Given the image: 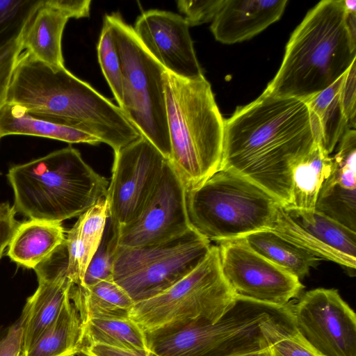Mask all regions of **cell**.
I'll list each match as a JSON object with an SVG mask.
<instances>
[{
  "instance_id": "6da1fadb",
  "label": "cell",
  "mask_w": 356,
  "mask_h": 356,
  "mask_svg": "<svg viewBox=\"0 0 356 356\" xmlns=\"http://www.w3.org/2000/svg\"><path fill=\"white\" fill-rule=\"evenodd\" d=\"M316 144L306 102L264 92L224 120L219 170L248 179L287 206L292 171Z\"/></svg>"
},
{
  "instance_id": "7a4b0ae2",
  "label": "cell",
  "mask_w": 356,
  "mask_h": 356,
  "mask_svg": "<svg viewBox=\"0 0 356 356\" xmlns=\"http://www.w3.org/2000/svg\"><path fill=\"white\" fill-rule=\"evenodd\" d=\"M6 103L29 115L89 134L116 152L143 135L122 109L65 66L52 67L23 51L17 61Z\"/></svg>"
},
{
  "instance_id": "3957f363",
  "label": "cell",
  "mask_w": 356,
  "mask_h": 356,
  "mask_svg": "<svg viewBox=\"0 0 356 356\" xmlns=\"http://www.w3.org/2000/svg\"><path fill=\"white\" fill-rule=\"evenodd\" d=\"M356 60V40L343 0H323L292 33L276 75L264 91L306 102L323 91Z\"/></svg>"
},
{
  "instance_id": "277c9868",
  "label": "cell",
  "mask_w": 356,
  "mask_h": 356,
  "mask_svg": "<svg viewBox=\"0 0 356 356\" xmlns=\"http://www.w3.org/2000/svg\"><path fill=\"white\" fill-rule=\"evenodd\" d=\"M14 208L29 219L61 223L105 197L107 179L69 145L10 168Z\"/></svg>"
},
{
  "instance_id": "5b68a950",
  "label": "cell",
  "mask_w": 356,
  "mask_h": 356,
  "mask_svg": "<svg viewBox=\"0 0 356 356\" xmlns=\"http://www.w3.org/2000/svg\"><path fill=\"white\" fill-rule=\"evenodd\" d=\"M171 154L170 162L186 191L220 169L224 119L209 82L163 74Z\"/></svg>"
},
{
  "instance_id": "8992f818",
  "label": "cell",
  "mask_w": 356,
  "mask_h": 356,
  "mask_svg": "<svg viewBox=\"0 0 356 356\" xmlns=\"http://www.w3.org/2000/svg\"><path fill=\"white\" fill-rule=\"evenodd\" d=\"M282 203L248 179L218 170L198 187L186 191L191 227L216 242L271 230Z\"/></svg>"
},
{
  "instance_id": "52a82bcc",
  "label": "cell",
  "mask_w": 356,
  "mask_h": 356,
  "mask_svg": "<svg viewBox=\"0 0 356 356\" xmlns=\"http://www.w3.org/2000/svg\"><path fill=\"white\" fill-rule=\"evenodd\" d=\"M236 300L222 275L218 248L211 245L196 268L160 294L135 303L129 316L146 335H159L215 323Z\"/></svg>"
},
{
  "instance_id": "ba28073f",
  "label": "cell",
  "mask_w": 356,
  "mask_h": 356,
  "mask_svg": "<svg viewBox=\"0 0 356 356\" xmlns=\"http://www.w3.org/2000/svg\"><path fill=\"white\" fill-rule=\"evenodd\" d=\"M120 57L122 104L129 121L170 161L163 74L165 69L149 53L118 13L105 15Z\"/></svg>"
},
{
  "instance_id": "9c48e42d",
  "label": "cell",
  "mask_w": 356,
  "mask_h": 356,
  "mask_svg": "<svg viewBox=\"0 0 356 356\" xmlns=\"http://www.w3.org/2000/svg\"><path fill=\"white\" fill-rule=\"evenodd\" d=\"M286 309L237 298L216 323L146 335L148 347L160 356H230L264 348L269 346L265 323Z\"/></svg>"
},
{
  "instance_id": "30bf717a",
  "label": "cell",
  "mask_w": 356,
  "mask_h": 356,
  "mask_svg": "<svg viewBox=\"0 0 356 356\" xmlns=\"http://www.w3.org/2000/svg\"><path fill=\"white\" fill-rule=\"evenodd\" d=\"M210 241L193 228L165 243L138 248L118 245L113 280L134 303L163 292L207 257Z\"/></svg>"
},
{
  "instance_id": "8fae6325",
  "label": "cell",
  "mask_w": 356,
  "mask_h": 356,
  "mask_svg": "<svg viewBox=\"0 0 356 356\" xmlns=\"http://www.w3.org/2000/svg\"><path fill=\"white\" fill-rule=\"evenodd\" d=\"M168 161L142 136L114 152L106 200L113 228L134 220L153 195Z\"/></svg>"
},
{
  "instance_id": "7c38bea8",
  "label": "cell",
  "mask_w": 356,
  "mask_h": 356,
  "mask_svg": "<svg viewBox=\"0 0 356 356\" xmlns=\"http://www.w3.org/2000/svg\"><path fill=\"white\" fill-rule=\"evenodd\" d=\"M222 275L237 298L285 307L304 288L297 277L252 250L241 239L218 242Z\"/></svg>"
},
{
  "instance_id": "4fadbf2b",
  "label": "cell",
  "mask_w": 356,
  "mask_h": 356,
  "mask_svg": "<svg viewBox=\"0 0 356 356\" xmlns=\"http://www.w3.org/2000/svg\"><path fill=\"white\" fill-rule=\"evenodd\" d=\"M301 337L323 356H356V315L334 289L307 291L291 307Z\"/></svg>"
},
{
  "instance_id": "5bb4252c",
  "label": "cell",
  "mask_w": 356,
  "mask_h": 356,
  "mask_svg": "<svg viewBox=\"0 0 356 356\" xmlns=\"http://www.w3.org/2000/svg\"><path fill=\"white\" fill-rule=\"evenodd\" d=\"M192 228L186 209V189L168 160L143 211L118 229V245H154L180 237Z\"/></svg>"
},
{
  "instance_id": "9a60e30c",
  "label": "cell",
  "mask_w": 356,
  "mask_h": 356,
  "mask_svg": "<svg viewBox=\"0 0 356 356\" xmlns=\"http://www.w3.org/2000/svg\"><path fill=\"white\" fill-rule=\"evenodd\" d=\"M270 231L319 259L355 269L356 232L316 210L282 204Z\"/></svg>"
},
{
  "instance_id": "2e32d148",
  "label": "cell",
  "mask_w": 356,
  "mask_h": 356,
  "mask_svg": "<svg viewBox=\"0 0 356 356\" xmlns=\"http://www.w3.org/2000/svg\"><path fill=\"white\" fill-rule=\"evenodd\" d=\"M188 28L185 18L177 13L149 10L138 17L134 30L166 71L181 78L196 79L204 74Z\"/></svg>"
},
{
  "instance_id": "e0dca14e",
  "label": "cell",
  "mask_w": 356,
  "mask_h": 356,
  "mask_svg": "<svg viewBox=\"0 0 356 356\" xmlns=\"http://www.w3.org/2000/svg\"><path fill=\"white\" fill-rule=\"evenodd\" d=\"M67 250L60 247L34 269L38 286L27 298L22 312V353L54 323L70 298L73 282L67 276Z\"/></svg>"
},
{
  "instance_id": "ac0fdd59",
  "label": "cell",
  "mask_w": 356,
  "mask_h": 356,
  "mask_svg": "<svg viewBox=\"0 0 356 356\" xmlns=\"http://www.w3.org/2000/svg\"><path fill=\"white\" fill-rule=\"evenodd\" d=\"M87 5L81 0H38L20 31L23 51L52 67H63L62 36L70 18H82Z\"/></svg>"
},
{
  "instance_id": "d6986e66",
  "label": "cell",
  "mask_w": 356,
  "mask_h": 356,
  "mask_svg": "<svg viewBox=\"0 0 356 356\" xmlns=\"http://www.w3.org/2000/svg\"><path fill=\"white\" fill-rule=\"evenodd\" d=\"M339 143L315 210L356 232L355 130L348 129Z\"/></svg>"
},
{
  "instance_id": "ffe728a7",
  "label": "cell",
  "mask_w": 356,
  "mask_h": 356,
  "mask_svg": "<svg viewBox=\"0 0 356 356\" xmlns=\"http://www.w3.org/2000/svg\"><path fill=\"white\" fill-rule=\"evenodd\" d=\"M288 1L223 0L212 20L216 40L234 44L249 40L282 17Z\"/></svg>"
},
{
  "instance_id": "44dd1931",
  "label": "cell",
  "mask_w": 356,
  "mask_h": 356,
  "mask_svg": "<svg viewBox=\"0 0 356 356\" xmlns=\"http://www.w3.org/2000/svg\"><path fill=\"white\" fill-rule=\"evenodd\" d=\"M109 209L105 197L79 216L65 236L67 273L73 284H81L86 270L103 237Z\"/></svg>"
},
{
  "instance_id": "7402d4cb",
  "label": "cell",
  "mask_w": 356,
  "mask_h": 356,
  "mask_svg": "<svg viewBox=\"0 0 356 356\" xmlns=\"http://www.w3.org/2000/svg\"><path fill=\"white\" fill-rule=\"evenodd\" d=\"M65 241L61 223L29 219L18 224L8 246L7 255L17 264L34 270Z\"/></svg>"
},
{
  "instance_id": "603a6c76",
  "label": "cell",
  "mask_w": 356,
  "mask_h": 356,
  "mask_svg": "<svg viewBox=\"0 0 356 356\" xmlns=\"http://www.w3.org/2000/svg\"><path fill=\"white\" fill-rule=\"evenodd\" d=\"M343 74L305 102L316 143L328 154L333 152L344 133L350 129L340 100Z\"/></svg>"
},
{
  "instance_id": "cb8c5ba5",
  "label": "cell",
  "mask_w": 356,
  "mask_h": 356,
  "mask_svg": "<svg viewBox=\"0 0 356 356\" xmlns=\"http://www.w3.org/2000/svg\"><path fill=\"white\" fill-rule=\"evenodd\" d=\"M70 299L79 312L82 324L97 318H128L135 304L113 280H104L89 287L73 284Z\"/></svg>"
},
{
  "instance_id": "d4e9b609",
  "label": "cell",
  "mask_w": 356,
  "mask_h": 356,
  "mask_svg": "<svg viewBox=\"0 0 356 356\" xmlns=\"http://www.w3.org/2000/svg\"><path fill=\"white\" fill-rule=\"evenodd\" d=\"M8 135L33 136L92 145L101 143L89 134L36 118L20 106L6 103L0 108V138Z\"/></svg>"
},
{
  "instance_id": "484cf974",
  "label": "cell",
  "mask_w": 356,
  "mask_h": 356,
  "mask_svg": "<svg viewBox=\"0 0 356 356\" xmlns=\"http://www.w3.org/2000/svg\"><path fill=\"white\" fill-rule=\"evenodd\" d=\"M82 333V321L70 296L57 318L21 356L77 354L81 348Z\"/></svg>"
},
{
  "instance_id": "4316f807",
  "label": "cell",
  "mask_w": 356,
  "mask_h": 356,
  "mask_svg": "<svg viewBox=\"0 0 356 356\" xmlns=\"http://www.w3.org/2000/svg\"><path fill=\"white\" fill-rule=\"evenodd\" d=\"M248 247L299 280L308 275L319 259L309 251L270 230L250 234L241 238Z\"/></svg>"
},
{
  "instance_id": "83f0119b",
  "label": "cell",
  "mask_w": 356,
  "mask_h": 356,
  "mask_svg": "<svg viewBox=\"0 0 356 356\" xmlns=\"http://www.w3.org/2000/svg\"><path fill=\"white\" fill-rule=\"evenodd\" d=\"M332 164V159L330 154L316 144L292 171L289 206L303 210H315L318 193L331 171Z\"/></svg>"
},
{
  "instance_id": "f1b7e54d",
  "label": "cell",
  "mask_w": 356,
  "mask_h": 356,
  "mask_svg": "<svg viewBox=\"0 0 356 356\" xmlns=\"http://www.w3.org/2000/svg\"><path fill=\"white\" fill-rule=\"evenodd\" d=\"M82 325L80 350L94 343L128 350L149 349L146 334L129 317L92 318Z\"/></svg>"
},
{
  "instance_id": "f546056e",
  "label": "cell",
  "mask_w": 356,
  "mask_h": 356,
  "mask_svg": "<svg viewBox=\"0 0 356 356\" xmlns=\"http://www.w3.org/2000/svg\"><path fill=\"white\" fill-rule=\"evenodd\" d=\"M264 331L273 356H323L296 330L289 307L268 321Z\"/></svg>"
},
{
  "instance_id": "4dcf8cb0",
  "label": "cell",
  "mask_w": 356,
  "mask_h": 356,
  "mask_svg": "<svg viewBox=\"0 0 356 356\" xmlns=\"http://www.w3.org/2000/svg\"><path fill=\"white\" fill-rule=\"evenodd\" d=\"M118 241V232L113 228L108 218L102 241L91 259L79 286L89 287L104 280H113V266Z\"/></svg>"
},
{
  "instance_id": "1f68e13d",
  "label": "cell",
  "mask_w": 356,
  "mask_h": 356,
  "mask_svg": "<svg viewBox=\"0 0 356 356\" xmlns=\"http://www.w3.org/2000/svg\"><path fill=\"white\" fill-rule=\"evenodd\" d=\"M97 56L102 73L120 107L122 104V64L111 29L105 20L97 44Z\"/></svg>"
},
{
  "instance_id": "d6a6232c",
  "label": "cell",
  "mask_w": 356,
  "mask_h": 356,
  "mask_svg": "<svg viewBox=\"0 0 356 356\" xmlns=\"http://www.w3.org/2000/svg\"><path fill=\"white\" fill-rule=\"evenodd\" d=\"M38 0H0V46L18 35Z\"/></svg>"
},
{
  "instance_id": "836d02e7",
  "label": "cell",
  "mask_w": 356,
  "mask_h": 356,
  "mask_svg": "<svg viewBox=\"0 0 356 356\" xmlns=\"http://www.w3.org/2000/svg\"><path fill=\"white\" fill-rule=\"evenodd\" d=\"M22 51L20 33L0 46V108L6 103L13 73Z\"/></svg>"
},
{
  "instance_id": "e575fe53",
  "label": "cell",
  "mask_w": 356,
  "mask_h": 356,
  "mask_svg": "<svg viewBox=\"0 0 356 356\" xmlns=\"http://www.w3.org/2000/svg\"><path fill=\"white\" fill-rule=\"evenodd\" d=\"M223 0H179L177 4L189 26H193L212 22Z\"/></svg>"
},
{
  "instance_id": "d590c367",
  "label": "cell",
  "mask_w": 356,
  "mask_h": 356,
  "mask_svg": "<svg viewBox=\"0 0 356 356\" xmlns=\"http://www.w3.org/2000/svg\"><path fill=\"white\" fill-rule=\"evenodd\" d=\"M356 64L355 60L344 73L340 89V100L343 113L348 120V127L355 128V81H356Z\"/></svg>"
},
{
  "instance_id": "8d00e7d4",
  "label": "cell",
  "mask_w": 356,
  "mask_h": 356,
  "mask_svg": "<svg viewBox=\"0 0 356 356\" xmlns=\"http://www.w3.org/2000/svg\"><path fill=\"white\" fill-rule=\"evenodd\" d=\"M24 318L22 314L8 329L0 341V356H21Z\"/></svg>"
},
{
  "instance_id": "74e56055",
  "label": "cell",
  "mask_w": 356,
  "mask_h": 356,
  "mask_svg": "<svg viewBox=\"0 0 356 356\" xmlns=\"http://www.w3.org/2000/svg\"><path fill=\"white\" fill-rule=\"evenodd\" d=\"M16 213L9 203L0 204V259L19 224L15 219Z\"/></svg>"
},
{
  "instance_id": "f35d334b",
  "label": "cell",
  "mask_w": 356,
  "mask_h": 356,
  "mask_svg": "<svg viewBox=\"0 0 356 356\" xmlns=\"http://www.w3.org/2000/svg\"><path fill=\"white\" fill-rule=\"evenodd\" d=\"M79 353H82L88 356H160L150 349L128 350L99 343L90 345Z\"/></svg>"
},
{
  "instance_id": "ab89813d",
  "label": "cell",
  "mask_w": 356,
  "mask_h": 356,
  "mask_svg": "<svg viewBox=\"0 0 356 356\" xmlns=\"http://www.w3.org/2000/svg\"><path fill=\"white\" fill-rule=\"evenodd\" d=\"M230 356H273L270 346L255 350L238 353Z\"/></svg>"
},
{
  "instance_id": "60d3db41",
  "label": "cell",
  "mask_w": 356,
  "mask_h": 356,
  "mask_svg": "<svg viewBox=\"0 0 356 356\" xmlns=\"http://www.w3.org/2000/svg\"><path fill=\"white\" fill-rule=\"evenodd\" d=\"M347 13H356V1L343 0Z\"/></svg>"
},
{
  "instance_id": "b9f144b4",
  "label": "cell",
  "mask_w": 356,
  "mask_h": 356,
  "mask_svg": "<svg viewBox=\"0 0 356 356\" xmlns=\"http://www.w3.org/2000/svg\"><path fill=\"white\" fill-rule=\"evenodd\" d=\"M6 331V330H3V329L0 328V341L2 339V337L4 336Z\"/></svg>"
},
{
  "instance_id": "7bdbcfd3",
  "label": "cell",
  "mask_w": 356,
  "mask_h": 356,
  "mask_svg": "<svg viewBox=\"0 0 356 356\" xmlns=\"http://www.w3.org/2000/svg\"><path fill=\"white\" fill-rule=\"evenodd\" d=\"M76 355H77V356H88L82 353H78Z\"/></svg>"
},
{
  "instance_id": "ee69618b",
  "label": "cell",
  "mask_w": 356,
  "mask_h": 356,
  "mask_svg": "<svg viewBox=\"0 0 356 356\" xmlns=\"http://www.w3.org/2000/svg\"><path fill=\"white\" fill-rule=\"evenodd\" d=\"M66 356H77V355L76 354H70Z\"/></svg>"
},
{
  "instance_id": "f6af8a7d",
  "label": "cell",
  "mask_w": 356,
  "mask_h": 356,
  "mask_svg": "<svg viewBox=\"0 0 356 356\" xmlns=\"http://www.w3.org/2000/svg\"><path fill=\"white\" fill-rule=\"evenodd\" d=\"M0 140H1V138H0Z\"/></svg>"
}]
</instances>
